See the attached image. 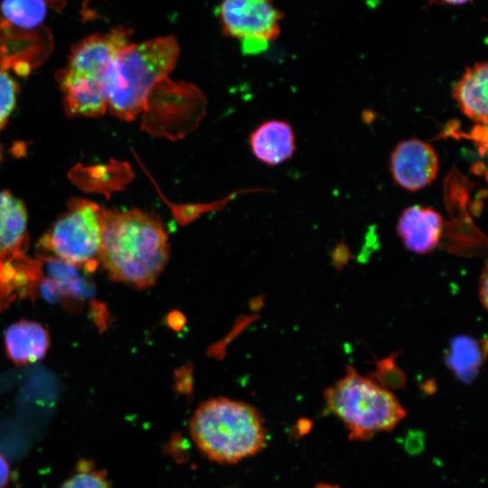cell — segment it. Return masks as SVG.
Returning <instances> with one entry per match:
<instances>
[{
    "instance_id": "6da1fadb",
    "label": "cell",
    "mask_w": 488,
    "mask_h": 488,
    "mask_svg": "<svg viewBox=\"0 0 488 488\" xmlns=\"http://www.w3.org/2000/svg\"><path fill=\"white\" fill-rule=\"evenodd\" d=\"M170 256L166 230L155 215L106 210L99 260L110 278L136 288L153 286Z\"/></svg>"
},
{
    "instance_id": "7a4b0ae2",
    "label": "cell",
    "mask_w": 488,
    "mask_h": 488,
    "mask_svg": "<svg viewBox=\"0 0 488 488\" xmlns=\"http://www.w3.org/2000/svg\"><path fill=\"white\" fill-rule=\"evenodd\" d=\"M179 53L174 35L125 46L108 77V110L121 120L136 119L144 112L151 93L174 70Z\"/></svg>"
},
{
    "instance_id": "3957f363",
    "label": "cell",
    "mask_w": 488,
    "mask_h": 488,
    "mask_svg": "<svg viewBox=\"0 0 488 488\" xmlns=\"http://www.w3.org/2000/svg\"><path fill=\"white\" fill-rule=\"evenodd\" d=\"M189 432L201 453L219 464H236L256 455L267 439L258 411L224 397L201 403L190 420Z\"/></svg>"
},
{
    "instance_id": "277c9868",
    "label": "cell",
    "mask_w": 488,
    "mask_h": 488,
    "mask_svg": "<svg viewBox=\"0 0 488 488\" xmlns=\"http://www.w3.org/2000/svg\"><path fill=\"white\" fill-rule=\"evenodd\" d=\"M128 43L127 31L118 28L90 36L76 46L59 76L69 115L96 117L108 110V77L117 55Z\"/></svg>"
},
{
    "instance_id": "5b68a950",
    "label": "cell",
    "mask_w": 488,
    "mask_h": 488,
    "mask_svg": "<svg viewBox=\"0 0 488 488\" xmlns=\"http://www.w3.org/2000/svg\"><path fill=\"white\" fill-rule=\"evenodd\" d=\"M326 408L343 423L352 441H366L392 430L407 415L387 389L361 376L352 366L324 392Z\"/></svg>"
},
{
    "instance_id": "8992f818",
    "label": "cell",
    "mask_w": 488,
    "mask_h": 488,
    "mask_svg": "<svg viewBox=\"0 0 488 488\" xmlns=\"http://www.w3.org/2000/svg\"><path fill=\"white\" fill-rule=\"evenodd\" d=\"M27 224L22 201L0 191V311L18 298L34 296L43 276L42 261L27 255Z\"/></svg>"
},
{
    "instance_id": "52a82bcc",
    "label": "cell",
    "mask_w": 488,
    "mask_h": 488,
    "mask_svg": "<svg viewBox=\"0 0 488 488\" xmlns=\"http://www.w3.org/2000/svg\"><path fill=\"white\" fill-rule=\"evenodd\" d=\"M106 209L86 199L70 202L66 211L41 239V247L53 257L92 273L100 264V242Z\"/></svg>"
},
{
    "instance_id": "ba28073f",
    "label": "cell",
    "mask_w": 488,
    "mask_h": 488,
    "mask_svg": "<svg viewBox=\"0 0 488 488\" xmlns=\"http://www.w3.org/2000/svg\"><path fill=\"white\" fill-rule=\"evenodd\" d=\"M219 17L224 33L241 41L268 42L279 34L281 14L271 0H222Z\"/></svg>"
},
{
    "instance_id": "9c48e42d",
    "label": "cell",
    "mask_w": 488,
    "mask_h": 488,
    "mask_svg": "<svg viewBox=\"0 0 488 488\" xmlns=\"http://www.w3.org/2000/svg\"><path fill=\"white\" fill-rule=\"evenodd\" d=\"M394 181L402 188L415 192L430 184L436 177L439 160L431 145L418 138L399 142L389 160Z\"/></svg>"
},
{
    "instance_id": "30bf717a",
    "label": "cell",
    "mask_w": 488,
    "mask_h": 488,
    "mask_svg": "<svg viewBox=\"0 0 488 488\" xmlns=\"http://www.w3.org/2000/svg\"><path fill=\"white\" fill-rule=\"evenodd\" d=\"M444 230V220L430 207L412 205L406 208L397 224V232L405 248L418 254L433 251Z\"/></svg>"
},
{
    "instance_id": "8fae6325",
    "label": "cell",
    "mask_w": 488,
    "mask_h": 488,
    "mask_svg": "<svg viewBox=\"0 0 488 488\" xmlns=\"http://www.w3.org/2000/svg\"><path fill=\"white\" fill-rule=\"evenodd\" d=\"M249 145L257 159L269 165H277L294 155L295 134L286 121L267 120L251 133Z\"/></svg>"
},
{
    "instance_id": "7c38bea8",
    "label": "cell",
    "mask_w": 488,
    "mask_h": 488,
    "mask_svg": "<svg viewBox=\"0 0 488 488\" xmlns=\"http://www.w3.org/2000/svg\"><path fill=\"white\" fill-rule=\"evenodd\" d=\"M487 78V62H476L466 68L452 89L461 111L471 120L484 126L488 119Z\"/></svg>"
},
{
    "instance_id": "4fadbf2b",
    "label": "cell",
    "mask_w": 488,
    "mask_h": 488,
    "mask_svg": "<svg viewBox=\"0 0 488 488\" xmlns=\"http://www.w3.org/2000/svg\"><path fill=\"white\" fill-rule=\"evenodd\" d=\"M50 336L41 324L23 320L12 324L5 333V347L8 357L22 365L42 360L49 348Z\"/></svg>"
},
{
    "instance_id": "5bb4252c",
    "label": "cell",
    "mask_w": 488,
    "mask_h": 488,
    "mask_svg": "<svg viewBox=\"0 0 488 488\" xmlns=\"http://www.w3.org/2000/svg\"><path fill=\"white\" fill-rule=\"evenodd\" d=\"M44 263L42 267L46 270V277L55 284L62 304L76 306L92 297L93 286L89 280L80 275V269L53 257L45 258Z\"/></svg>"
},
{
    "instance_id": "9a60e30c",
    "label": "cell",
    "mask_w": 488,
    "mask_h": 488,
    "mask_svg": "<svg viewBox=\"0 0 488 488\" xmlns=\"http://www.w3.org/2000/svg\"><path fill=\"white\" fill-rule=\"evenodd\" d=\"M483 359L479 343L467 335H460L451 340L446 362L458 380L472 382L477 376Z\"/></svg>"
},
{
    "instance_id": "2e32d148",
    "label": "cell",
    "mask_w": 488,
    "mask_h": 488,
    "mask_svg": "<svg viewBox=\"0 0 488 488\" xmlns=\"http://www.w3.org/2000/svg\"><path fill=\"white\" fill-rule=\"evenodd\" d=\"M1 10L8 22L23 29L40 25L47 11L44 0H3Z\"/></svg>"
},
{
    "instance_id": "e0dca14e",
    "label": "cell",
    "mask_w": 488,
    "mask_h": 488,
    "mask_svg": "<svg viewBox=\"0 0 488 488\" xmlns=\"http://www.w3.org/2000/svg\"><path fill=\"white\" fill-rule=\"evenodd\" d=\"M60 488H112V484L105 470L91 460L80 459Z\"/></svg>"
},
{
    "instance_id": "ac0fdd59",
    "label": "cell",
    "mask_w": 488,
    "mask_h": 488,
    "mask_svg": "<svg viewBox=\"0 0 488 488\" xmlns=\"http://www.w3.org/2000/svg\"><path fill=\"white\" fill-rule=\"evenodd\" d=\"M17 92L15 80L4 69H0V130L15 107Z\"/></svg>"
},
{
    "instance_id": "d6986e66",
    "label": "cell",
    "mask_w": 488,
    "mask_h": 488,
    "mask_svg": "<svg viewBox=\"0 0 488 488\" xmlns=\"http://www.w3.org/2000/svg\"><path fill=\"white\" fill-rule=\"evenodd\" d=\"M11 478V467L3 454L0 453V488H5Z\"/></svg>"
},
{
    "instance_id": "ffe728a7",
    "label": "cell",
    "mask_w": 488,
    "mask_h": 488,
    "mask_svg": "<svg viewBox=\"0 0 488 488\" xmlns=\"http://www.w3.org/2000/svg\"><path fill=\"white\" fill-rule=\"evenodd\" d=\"M480 290V299L482 304L484 307L487 306L486 301H487V268L486 265H484V267L483 269V272L481 274L480 277V285H479Z\"/></svg>"
},
{
    "instance_id": "44dd1931",
    "label": "cell",
    "mask_w": 488,
    "mask_h": 488,
    "mask_svg": "<svg viewBox=\"0 0 488 488\" xmlns=\"http://www.w3.org/2000/svg\"><path fill=\"white\" fill-rule=\"evenodd\" d=\"M441 3L448 4V5H465L472 0H438Z\"/></svg>"
},
{
    "instance_id": "7402d4cb",
    "label": "cell",
    "mask_w": 488,
    "mask_h": 488,
    "mask_svg": "<svg viewBox=\"0 0 488 488\" xmlns=\"http://www.w3.org/2000/svg\"><path fill=\"white\" fill-rule=\"evenodd\" d=\"M314 488H341V487L336 484H331V483H318Z\"/></svg>"
},
{
    "instance_id": "603a6c76",
    "label": "cell",
    "mask_w": 488,
    "mask_h": 488,
    "mask_svg": "<svg viewBox=\"0 0 488 488\" xmlns=\"http://www.w3.org/2000/svg\"><path fill=\"white\" fill-rule=\"evenodd\" d=\"M0 158H1V151H0Z\"/></svg>"
}]
</instances>
